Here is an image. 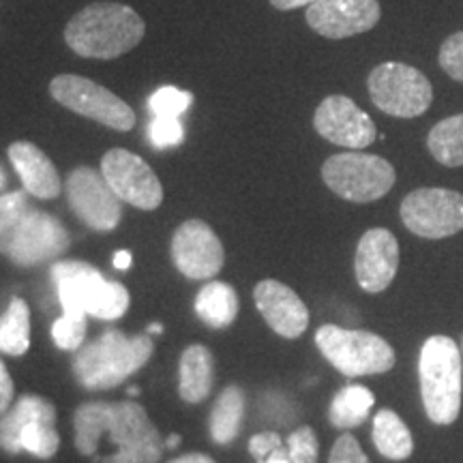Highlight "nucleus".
<instances>
[{
    "label": "nucleus",
    "mask_w": 463,
    "mask_h": 463,
    "mask_svg": "<svg viewBox=\"0 0 463 463\" xmlns=\"http://www.w3.org/2000/svg\"><path fill=\"white\" fill-rule=\"evenodd\" d=\"M215 382V358L206 345L194 344L178 363V392L187 403H202L211 395Z\"/></svg>",
    "instance_id": "412c9836"
},
{
    "label": "nucleus",
    "mask_w": 463,
    "mask_h": 463,
    "mask_svg": "<svg viewBox=\"0 0 463 463\" xmlns=\"http://www.w3.org/2000/svg\"><path fill=\"white\" fill-rule=\"evenodd\" d=\"M31 347V309L22 297H14L0 316V352L9 356L26 354Z\"/></svg>",
    "instance_id": "a878e982"
},
{
    "label": "nucleus",
    "mask_w": 463,
    "mask_h": 463,
    "mask_svg": "<svg viewBox=\"0 0 463 463\" xmlns=\"http://www.w3.org/2000/svg\"><path fill=\"white\" fill-rule=\"evenodd\" d=\"M75 449L95 455L103 433L118 447L101 463H157L164 455L165 439L146 410L136 402H86L73 414Z\"/></svg>",
    "instance_id": "f257e3e1"
},
{
    "label": "nucleus",
    "mask_w": 463,
    "mask_h": 463,
    "mask_svg": "<svg viewBox=\"0 0 463 463\" xmlns=\"http://www.w3.org/2000/svg\"><path fill=\"white\" fill-rule=\"evenodd\" d=\"M373 106L392 118H416L431 108L433 89L427 75L405 62H382L367 78Z\"/></svg>",
    "instance_id": "1a4fd4ad"
},
{
    "label": "nucleus",
    "mask_w": 463,
    "mask_h": 463,
    "mask_svg": "<svg viewBox=\"0 0 463 463\" xmlns=\"http://www.w3.org/2000/svg\"><path fill=\"white\" fill-rule=\"evenodd\" d=\"M322 181L339 198L369 204L389 194L397 181V172L378 155L339 153L324 161Z\"/></svg>",
    "instance_id": "6e6552de"
},
{
    "label": "nucleus",
    "mask_w": 463,
    "mask_h": 463,
    "mask_svg": "<svg viewBox=\"0 0 463 463\" xmlns=\"http://www.w3.org/2000/svg\"><path fill=\"white\" fill-rule=\"evenodd\" d=\"M148 140L155 148L164 150L183 144L184 129L178 118H170V116H155L153 123L148 125Z\"/></svg>",
    "instance_id": "7c9ffc66"
},
{
    "label": "nucleus",
    "mask_w": 463,
    "mask_h": 463,
    "mask_svg": "<svg viewBox=\"0 0 463 463\" xmlns=\"http://www.w3.org/2000/svg\"><path fill=\"white\" fill-rule=\"evenodd\" d=\"M103 178L114 194L140 211H157L164 202V187L146 161L127 148H109L101 159Z\"/></svg>",
    "instance_id": "ddd939ff"
},
{
    "label": "nucleus",
    "mask_w": 463,
    "mask_h": 463,
    "mask_svg": "<svg viewBox=\"0 0 463 463\" xmlns=\"http://www.w3.org/2000/svg\"><path fill=\"white\" fill-rule=\"evenodd\" d=\"M50 95L62 108L106 125L114 131H131L136 127V112L127 101L108 90L106 86L73 73L56 75L50 82Z\"/></svg>",
    "instance_id": "9d476101"
},
{
    "label": "nucleus",
    "mask_w": 463,
    "mask_h": 463,
    "mask_svg": "<svg viewBox=\"0 0 463 463\" xmlns=\"http://www.w3.org/2000/svg\"><path fill=\"white\" fill-rule=\"evenodd\" d=\"M7 155L26 194L39 200H54L61 195L62 181L56 165L37 144L17 140L7 148Z\"/></svg>",
    "instance_id": "aec40b11"
},
{
    "label": "nucleus",
    "mask_w": 463,
    "mask_h": 463,
    "mask_svg": "<svg viewBox=\"0 0 463 463\" xmlns=\"http://www.w3.org/2000/svg\"><path fill=\"white\" fill-rule=\"evenodd\" d=\"M260 316L277 335L298 339L309 326V309L292 288L277 279L260 281L253 289Z\"/></svg>",
    "instance_id": "6ab92c4d"
},
{
    "label": "nucleus",
    "mask_w": 463,
    "mask_h": 463,
    "mask_svg": "<svg viewBox=\"0 0 463 463\" xmlns=\"http://www.w3.org/2000/svg\"><path fill=\"white\" fill-rule=\"evenodd\" d=\"M399 269V242L391 230L372 228L361 236L354 256L356 281L363 292L380 294L391 286Z\"/></svg>",
    "instance_id": "a211bd4d"
},
{
    "label": "nucleus",
    "mask_w": 463,
    "mask_h": 463,
    "mask_svg": "<svg viewBox=\"0 0 463 463\" xmlns=\"http://www.w3.org/2000/svg\"><path fill=\"white\" fill-rule=\"evenodd\" d=\"M322 356L345 378L386 373L395 367V350L386 339L369 331H352L337 324H324L316 331Z\"/></svg>",
    "instance_id": "423d86ee"
},
{
    "label": "nucleus",
    "mask_w": 463,
    "mask_h": 463,
    "mask_svg": "<svg viewBox=\"0 0 463 463\" xmlns=\"http://www.w3.org/2000/svg\"><path fill=\"white\" fill-rule=\"evenodd\" d=\"M307 24L326 39H347L369 33L380 22L378 0H317L307 7Z\"/></svg>",
    "instance_id": "f3484780"
},
{
    "label": "nucleus",
    "mask_w": 463,
    "mask_h": 463,
    "mask_svg": "<svg viewBox=\"0 0 463 463\" xmlns=\"http://www.w3.org/2000/svg\"><path fill=\"white\" fill-rule=\"evenodd\" d=\"M86 337V316L62 314L52 324V339L56 347L69 352H78L84 345Z\"/></svg>",
    "instance_id": "c85d7f7f"
},
{
    "label": "nucleus",
    "mask_w": 463,
    "mask_h": 463,
    "mask_svg": "<svg viewBox=\"0 0 463 463\" xmlns=\"http://www.w3.org/2000/svg\"><path fill=\"white\" fill-rule=\"evenodd\" d=\"M422 408L436 425H450L461 412L463 363L461 350L450 337L433 335L419 356Z\"/></svg>",
    "instance_id": "39448f33"
},
{
    "label": "nucleus",
    "mask_w": 463,
    "mask_h": 463,
    "mask_svg": "<svg viewBox=\"0 0 463 463\" xmlns=\"http://www.w3.org/2000/svg\"><path fill=\"white\" fill-rule=\"evenodd\" d=\"M28 211L31 206H28L26 191H11V194L0 195V236L9 234L26 217Z\"/></svg>",
    "instance_id": "2f4dec72"
},
{
    "label": "nucleus",
    "mask_w": 463,
    "mask_h": 463,
    "mask_svg": "<svg viewBox=\"0 0 463 463\" xmlns=\"http://www.w3.org/2000/svg\"><path fill=\"white\" fill-rule=\"evenodd\" d=\"M167 463H215L213 457H208L204 453H189V455H183V457H176V459L167 461Z\"/></svg>",
    "instance_id": "58836bf2"
},
{
    "label": "nucleus",
    "mask_w": 463,
    "mask_h": 463,
    "mask_svg": "<svg viewBox=\"0 0 463 463\" xmlns=\"http://www.w3.org/2000/svg\"><path fill=\"white\" fill-rule=\"evenodd\" d=\"M328 463H372L367 459V455L363 453L358 439L352 436V433H341L335 442L331 450V457H328Z\"/></svg>",
    "instance_id": "72a5a7b5"
},
{
    "label": "nucleus",
    "mask_w": 463,
    "mask_h": 463,
    "mask_svg": "<svg viewBox=\"0 0 463 463\" xmlns=\"http://www.w3.org/2000/svg\"><path fill=\"white\" fill-rule=\"evenodd\" d=\"M245 416V392L241 386H228L215 402L211 412V438L219 447H228L241 433Z\"/></svg>",
    "instance_id": "b1692460"
},
{
    "label": "nucleus",
    "mask_w": 463,
    "mask_h": 463,
    "mask_svg": "<svg viewBox=\"0 0 463 463\" xmlns=\"http://www.w3.org/2000/svg\"><path fill=\"white\" fill-rule=\"evenodd\" d=\"M195 314L206 326L228 328L239 316V294L230 283L208 281L195 297Z\"/></svg>",
    "instance_id": "4be33fe9"
},
{
    "label": "nucleus",
    "mask_w": 463,
    "mask_h": 463,
    "mask_svg": "<svg viewBox=\"0 0 463 463\" xmlns=\"http://www.w3.org/2000/svg\"><path fill=\"white\" fill-rule=\"evenodd\" d=\"M71 245V236L54 215L31 211L9 234L0 236V256L17 266H37L61 258Z\"/></svg>",
    "instance_id": "f8f14e48"
},
{
    "label": "nucleus",
    "mask_w": 463,
    "mask_h": 463,
    "mask_svg": "<svg viewBox=\"0 0 463 463\" xmlns=\"http://www.w3.org/2000/svg\"><path fill=\"white\" fill-rule=\"evenodd\" d=\"M314 129L326 142L350 150L372 146L378 137L372 116L345 95H331L320 101L314 114Z\"/></svg>",
    "instance_id": "dca6fc26"
},
{
    "label": "nucleus",
    "mask_w": 463,
    "mask_h": 463,
    "mask_svg": "<svg viewBox=\"0 0 463 463\" xmlns=\"http://www.w3.org/2000/svg\"><path fill=\"white\" fill-rule=\"evenodd\" d=\"M3 184H5V174L0 172V189H3Z\"/></svg>",
    "instance_id": "c03bdc74"
},
{
    "label": "nucleus",
    "mask_w": 463,
    "mask_h": 463,
    "mask_svg": "<svg viewBox=\"0 0 463 463\" xmlns=\"http://www.w3.org/2000/svg\"><path fill=\"white\" fill-rule=\"evenodd\" d=\"M438 62L450 80L463 84V31L450 34L447 42L442 43Z\"/></svg>",
    "instance_id": "473e14b6"
},
{
    "label": "nucleus",
    "mask_w": 463,
    "mask_h": 463,
    "mask_svg": "<svg viewBox=\"0 0 463 463\" xmlns=\"http://www.w3.org/2000/svg\"><path fill=\"white\" fill-rule=\"evenodd\" d=\"M146 24L136 9L101 0L78 11L65 26V43L75 54L97 61H114L144 39Z\"/></svg>",
    "instance_id": "f03ea898"
},
{
    "label": "nucleus",
    "mask_w": 463,
    "mask_h": 463,
    "mask_svg": "<svg viewBox=\"0 0 463 463\" xmlns=\"http://www.w3.org/2000/svg\"><path fill=\"white\" fill-rule=\"evenodd\" d=\"M286 449L289 463H317V455H320L316 431L309 425L298 427L297 431L289 433Z\"/></svg>",
    "instance_id": "c756f323"
},
{
    "label": "nucleus",
    "mask_w": 463,
    "mask_h": 463,
    "mask_svg": "<svg viewBox=\"0 0 463 463\" xmlns=\"http://www.w3.org/2000/svg\"><path fill=\"white\" fill-rule=\"evenodd\" d=\"M279 447H283V442H281L279 433H275V431L256 433V436L249 439V453L256 457L258 461H262L269 455H273Z\"/></svg>",
    "instance_id": "f704fd0d"
},
{
    "label": "nucleus",
    "mask_w": 463,
    "mask_h": 463,
    "mask_svg": "<svg viewBox=\"0 0 463 463\" xmlns=\"http://www.w3.org/2000/svg\"><path fill=\"white\" fill-rule=\"evenodd\" d=\"M181 439H183V438L178 436V433H172V436L165 439V447H167V449H176L178 444H181Z\"/></svg>",
    "instance_id": "a19ab883"
},
{
    "label": "nucleus",
    "mask_w": 463,
    "mask_h": 463,
    "mask_svg": "<svg viewBox=\"0 0 463 463\" xmlns=\"http://www.w3.org/2000/svg\"><path fill=\"white\" fill-rule=\"evenodd\" d=\"M146 333H148V335H161V333H164V326H161L159 322H153V324H150V326L146 328Z\"/></svg>",
    "instance_id": "79ce46f5"
},
{
    "label": "nucleus",
    "mask_w": 463,
    "mask_h": 463,
    "mask_svg": "<svg viewBox=\"0 0 463 463\" xmlns=\"http://www.w3.org/2000/svg\"><path fill=\"white\" fill-rule=\"evenodd\" d=\"M258 463H289V457H288V449L286 447H279L275 450L273 455H269L266 459L258 461Z\"/></svg>",
    "instance_id": "ea45409f"
},
{
    "label": "nucleus",
    "mask_w": 463,
    "mask_h": 463,
    "mask_svg": "<svg viewBox=\"0 0 463 463\" xmlns=\"http://www.w3.org/2000/svg\"><path fill=\"white\" fill-rule=\"evenodd\" d=\"M14 395H15L14 380H11L7 367H5V363L0 361V414L7 412V410L11 408Z\"/></svg>",
    "instance_id": "c9c22d12"
},
{
    "label": "nucleus",
    "mask_w": 463,
    "mask_h": 463,
    "mask_svg": "<svg viewBox=\"0 0 463 463\" xmlns=\"http://www.w3.org/2000/svg\"><path fill=\"white\" fill-rule=\"evenodd\" d=\"M461 350H463V341H461Z\"/></svg>",
    "instance_id": "a18cd8bd"
},
{
    "label": "nucleus",
    "mask_w": 463,
    "mask_h": 463,
    "mask_svg": "<svg viewBox=\"0 0 463 463\" xmlns=\"http://www.w3.org/2000/svg\"><path fill=\"white\" fill-rule=\"evenodd\" d=\"M61 447L56 408L39 395H24L0 419V449L9 455L22 450L39 459H52Z\"/></svg>",
    "instance_id": "0eeeda50"
},
{
    "label": "nucleus",
    "mask_w": 463,
    "mask_h": 463,
    "mask_svg": "<svg viewBox=\"0 0 463 463\" xmlns=\"http://www.w3.org/2000/svg\"><path fill=\"white\" fill-rule=\"evenodd\" d=\"M65 194L69 206L90 230L112 232L123 219V200L114 194L101 172L75 167L67 176Z\"/></svg>",
    "instance_id": "4468645a"
},
{
    "label": "nucleus",
    "mask_w": 463,
    "mask_h": 463,
    "mask_svg": "<svg viewBox=\"0 0 463 463\" xmlns=\"http://www.w3.org/2000/svg\"><path fill=\"white\" fill-rule=\"evenodd\" d=\"M172 260L187 279L206 281L223 269L225 251L211 225L202 219H187L172 236Z\"/></svg>",
    "instance_id": "2eb2a0df"
},
{
    "label": "nucleus",
    "mask_w": 463,
    "mask_h": 463,
    "mask_svg": "<svg viewBox=\"0 0 463 463\" xmlns=\"http://www.w3.org/2000/svg\"><path fill=\"white\" fill-rule=\"evenodd\" d=\"M194 95L189 90L176 89V86H161L155 90L148 99V108L155 116H170V118H178L184 109L191 106Z\"/></svg>",
    "instance_id": "cd10ccee"
},
{
    "label": "nucleus",
    "mask_w": 463,
    "mask_h": 463,
    "mask_svg": "<svg viewBox=\"0 0 463 463\" xmlns=\"http://www.w3.org/2000/svg\"><path fill=\"white\" fill-rule=\"evenodd\" d=\"M112 264H114L116 270H129L133 266L131 251H127V249H120V251H116L114 258H112Z\"/></svg>",
    "instance_id": "4c0bfd02"
},
{
    "label": "nucleus",
    "mask_w": 463,
    "mask_h": 463,
    "mask_svg": "<svg viewBox=\"0 0 463 463\" xmlns=\"http://www.w3.org/2000/svg\"><path fill=\"white\" fill-rule=\"evenodd\" d=\"M431 157L444 167L463 165V114L449 116L431 127L427 136Z\"/></svg>",
    "instance_id": "bb28decb"
},
{
    "label": "nucleus",
    "mask_w": 463,
    "mask_h": 463,
    "mask_svg": "<svg viewBox=\"0 0 463 463\" xmlns=\"http://www.w3.org/2000/svg\"><path fill=\"white\" fill-rule=\"evenodd\" d=\"M62 314L92 316L97 320H118L129 309L131 297L118 281H108L95 266L80 260H61L52 266Z\"/></svg>",
    "instance_id": "20e7f679"
},
{
    "label": "nucleus",
    "mask_w": 463,
    "mask_h": 463,
    "mask_svg": "<svg viewBox=\"0 0 463 463\" xmlns=\"http://www.w3.org/2000/svg\"><path fill=\"white\" fill-rule=\"evenodd\" d=\"M129 395H131V397H137V395H140V389H137V386H131Z\"/></svg>",
    "instance_id": "37998d69"
},
{
    "label": "nucleus",
    "mask_w": 463,
    "mask_h": 463,
    "mask_svg": "<svg viewBox=\"0 0 463 463\" xmlns=\"http://www.w3.org/2000/svg\"><path fill=\"white\" fill-rule=\"evenodd\" d=\"M317 3V0H270V5H273L275 9L279 11H292V9H298V7H311V5Z\"/></svg>",
    "instance_id": "e433bc0d"
},
{
    "label": "nucleus",
    "mask_w": 463,
    "mask_h": 463,
    "mask_svg": "<svg viewBox=\"0 0 463 463\" xmlns=\"http://www.w3.org/2000/svg\"><path fill=\"white\" fill-rule=\"evenodd\" d=\"M399 215L419 239H449L463 230V195L444 187L414 189L403 198Z\"/></svg>",
    "instance_id": "9b49d317"
},
{
    "label": "nucleus",
    "mask_w": 463,
    "mask_h": 463,
    "mask_svg": "<svg viewBox=\"0 0 463 463\" xmlns=\"http://www.w3.org/2000/svg\"><path fill=\"white\" fill-rule=\"evenodd\" d=\"M375 403L373 392L363 384H347L333 397L328 420L337 430H354L367 420Z\"/></svg>",
    "instance_id": "393cba45"
},
{
    "label": "nucleus",
    "mask_w": 463,
    "mask_h": 463,
    "mask_svg": "<svg viewBox=\"0 0 463 463\" xmlns=\"http://www.w3.org/2000/svg\"><path fill=\"white\" fill-rule=\"evenodd\" d=\"M372 438L378 453L391 461H405L414 453V439L408 425L389 408L375 412Z\"/></svg>",
    "instance_id": "5701e85b"
},
{
    "label": "nucleus",
    "mask_w": 463,
    "mask_h": 463,
    "mask_svg": "<svg viewBox=\"0 0 463 463\" xmlns=\"http://www.w3.org/2000/svg\"><path fill=\"white\" fill-rule=\"evenodd\" d=\"M153 352L155 344L148 333L127 337L118 328H108L99 339L75 352L73 373L84 389L108 391L140 372Z\"/></svg>",
    "instance_id": "7ed1b4c3"
}]
</instances>
